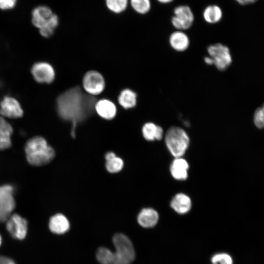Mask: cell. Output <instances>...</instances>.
<instances>
[{
    "label": "cell",
    "mask_w": 264,
    "mask_h": 264,
    "mask_svg": "<svg viewBox=\"0 0 264 264\" xmlns=\"http://www.w3.org/2000/svg\"><path fill=\"white\" fill-rule=\"evenodd\" d=\"M96 103L94 96L84 93L79 87L71 88L58 96L57 112L63 119L72 123V135L76 124L92 113Z\"/></svg>",
    "instance_id": "cell-1"
},
{
    "label": "cell",
    "mask_w": 264,
    "mask_h": 264,
    "mask_svg": "<svg viewBox=\"0 0 264 264\" xmlns=\"http://www.w3.org/2000/svg\"><path fill=\"white\" fill-rule=\"evenodd\" d=\"M115 250L98 248L96 258L100 264H131L135 259V251L129 238L122 233L115 234L112 239Z\"/></svg>",
    "instance_id": "cell-2"
},
{
    "label": "cell",
    "mask_w": 264,
    "mask_h": 264,
    "mask_svg": "<svg viewBox=\"0 0 264 264\" xmlns=\"http://www.w3.org/2000/svg\"><path fill=\"white\" fill-rule=\"evenodd\" d=\"M28 162L34 166H41L50 162L55 156L54 149L48 145L44 138L35 136L28 140L25 145Z\"/></svg>",
    "instance_id": "cell-3"
},
{
    "label": "cell",
    "mask_w": 264,
    "mask_h": 264,
    "mask_svg": "<svg viewBox=\"0 0 264 264\" xmlns=\"http://www.w3.org/2000/svg\"><path fill=\"white\" fill-rule=\"evenodd\" d=\"M166 146L176 157H180L187 149L189 144V138L185 131L177 127L170 128L165 135Z\"/></svg>",
    "instance_id": "cell-4"
},
{
    "label": "cell",
    "mask_w": 264,
    "mask_h": 264,
    "mask_svg": "<svg viewBox=\"0 0 264 264\" xmlns=\"http://www.w3.org/2000/svg\"><path fill=\"white\" fill-rule=\"evenodd\" d=\"M174 15L171 18L173 26L178 30H185L190 28L194 22V13L190 6L179 5L174 9Z\"/></svg>",
    "instance_id": "cell-5"
},
{
    "label": "cell",
    "mask_w": 264,
    "mask_h": 264,
    "mask_svg": "<svg viewBox=\"0 0 264 264\" xmlns=\"http://www.w3.org/2000/svg\"><path fill=\"white\" fill-rule=\"evenodd\" d=\"M209 56L211 57L214 65L219 70H225L231 65L232 57L227 46L220 43L209 45L207 48Z\"/></svg>",
    "instance_id": "cell-6"
},
{
    "label": "cell",
    "mask_w": 264,
    "mask_h": 264,
    "mask_svg": "<svg viewBox=\"0 0 264 264\" xmlns=\"http://www.w3.org/2000/svg\"><path fill=\"white\" fill-rule=\"evenodd\" d=\"M15 207L13 188L9 185L0 187V222L6 221Z\"/></svg>",
    "instance_id": "cell-7"
},
{
    "label": "cell",
    "mask_w": 264,
    "mask_h": 264,
    "mask_svg": "<svg viewBox=\"0 0 264 264\" xmlns=\"http://www.w3.org/2000/svg\"><path fill=\"white\" fill-rule=\"evenodd\" d=\"M83 86L88 94L94 96L103 91L105 87V82L101 73L95 70H90L84 75Z\"/></svg>",
    "instance_id": "cell-8"
},
{
    "label": "cell",
    "mask_w": 264,
    "mask_h": 264,
    "mask_svg": "<svg viewBox=\"0 0 264 264\" xmlns=\"http://www.w3.org/2000/svg\"><path fill=\"white\" fill-rule=\"evenodd\" d=\"M6 228L14 239L22 240L26 236L28 229L27 220L18 214L11 215L6 220Z\"/></svg>",
    "instance_id": "cell-9"
},
{
    "label": "cell",
    "mask_w": 264,
    "mask_h": 264,
    "mask_svg": "<svg viewBox=\"0 0 264 264\" xmlns=\"http://www.w3.org/2000/svg\"><path fill=\"white\" fill-rule=\"evenodd\" d=\"M31 72L34 80L39 83H51L55 77L53 67L44 62L35 63L31 67Z\"/></svg>",
    "instance_id": "cell-10"
},
{
    "label": "cell",
    "mask_w": 264,
    "mask_h": 264,
    "mask_svg": "<svg viewBox=\"0 0 264 264\" xmlns=\"http://www.w3.org/2000/svg\"><path fill=\"white\" fill-rule=\"evenodd\" d=\"M22 107L15 98L5 96L0 103V114L2 117L10 118H18L23 115Z\"/></svg>",
    "instance_id": "cell-11"
},
{
    "label": "cell",
    "mask_w": 264,
    "mask_h": 264,
    "mask_svg": "<svg viewBox=\"0 0 264 264\" xmlns=\"http://www.w3.org/2000/svg\"><path fill=\"white\" fill-rule=\"evenodd\" d=\"M53 14L48 6L44 5L38 6L32 11V24L40 29L49 22Z\"/></svg>",
    "instance_id": "cell-12"
},
{
    "label": "cell",
    "mask_w": 264,
    "mask_h": 264,
    "mask_svg": "<svg viewBox=\"0 0 264 264\" xmlns=\"http://www.w3.org/2000/svg\"><path fill=\"white\" fill-rule=\"evenodd\" d=\"M169 42L172 48L178 52L186 50L190 44L188 35L183 31L178 30L171 34Z\"/></svg>",
    "instance_id": "cell-13"
},
{
    "label": "cell",
    "mask_w": 264,
    "mask_h": 264,
    "mask_svg": "<svg viewBox=\"0 0 264 264\" xmlns=\"http://www.w3.org/2000/svg\"><path fill=\"white\" fill-rule=\"evenodd\" d=\"M95 110L100 117L107 120L113 119L117 112L115 104L110 100L106 99L96 102Z\"/></svg>",
    "instance_id": "cell-14"
},
{
    "label": "cell",
    "mask_w": 264,
    "mask_h": 264,
    "mask_svg": "<svg viewBox=\"0 0 264 264\" xmlns=\"http://www.w3.org/2000/svg\"><path fill=\"white\" fill-rule=\"evenodd\" d=\"M189 165L183 158L176 157L170 166V172L174 178L177 180H183L188 177Z\"/></svg>",
    "instance_id": "cell-15"
},
{
    "label": "cell",
    "mask_w": 264,
    "mask_h": 264,
    "mask_svg": "<svg viewBox=\"0 0 264 264\" xmlns=\"http://www.w3.org/2000/svg\"><path fill=\"white\" fill-rule=\"evenodd\" d=\"M157 212L152 208L142 209L137 217L139 224L145 228H151L155 226L158 220Z\"/></svg>",
    "instance_id": "cell-16"
},
{
    "label": "cell",
    "mask_w": 264,
    "mask_h": 264,
    "mask_svg": "<svg viewBox=\"0 0 264 264\" xmlns=\"http://www.w3.org/2000/svg\"><path fill=\"white\" fill-rule=\"evenodd\" d=\"M171 207L177 213L186 214L189 211L192 206L190 198L183 193L176 194L171 202Z\"/></svg>",
    "instance_id": "cell-17"
},
{
    "label": "cell",
    "mask_w": 264,
    "mask_h": 264,
    "mask_svg": "<svg viewBox=\"0 0 264 264\" xmlns=\"http://www.w3.org/2000/svg\"><path fill=\"white\" fill-rule=\"evenodd\" d=\"M49 228L52 232L61 234L69 229V223L64 215L57 214L51 217L49 222Z\"/></svg>",
    "instance_id": "cell-18"
},
{
    "label": "cell",
    "mask_w": 264,
    "mask_h": 264,
    "mask_svg": "<svg viewBox=\"0 0 264 264\" xmlns=\"http://www.w3.org/2000/svg\"><path fill=\"white\" fill-rule=\"evenodd\" d=\"M13 129L4 118L0 116V150H5L11 146V135Z\"/></svg>",
    "instance_id": "cell-19"
},
{
    "label": "cell",
    "mask_w": 264,
    "mask_h": 264,
    "mask_svg": "<svg viewBox=\"0 0 264 264\" xmlns=\"http://www.w3.org/2000/svg\"><path fill=\"white\" fill-rule=\"evenodd\" d=\"M202 16L204 21L210 24L219 22L221 20L223 13L221 8L216 4H210L203 10Z\"/></svg>",
    "instance_id": "cell-20"
},
{
    "label": "cell",
    "mask_w": 264,
    "mask_h": 264,
    "mask_svg": "<svg viewBox=\"0 0 264 264\" xmlns=\"http://www.w3.org/2000/svg\"><path fill=\"white\" fill-rule=\"evenodd\" d=\"M118 101L120 105L125 109L133 108L137 103V94L132 90L126 88L120 93Z\"/></svg>",
    "instance_id": "cell-21"
},
{
    "label": "cell",
    "mask_w": 264,
    "mask_h": 264,
    "mask_svg": "<svg viewBox=\"0 0 264 264\" xmlns=\"http://www.w3.org/2000/svg\"><path fill=\"white\" fill-rule=\"evenodd\" d=\"M59 24V18L53 14L49 22L44 27L39 29L40 34L44 38H49L53 35L54 31Z\"/></svg>",
    "instance_id": "cell-22"
},
{
    "label": "cell",
    "mask_w": 264,
    "mask_h": 264,
    "mask_svg": "<svg viewBox=\"0 0 264 264\" xmlns=\"http://www.w3.org/2000/svg\"><path fill=\"white\" fill-rule=\"evenodd\" d=\"M130 2L133 10L140 14L148 13L151 8L150 0H130Z\"/></svg>",
    "instance_id": "cell-23"
},
{
    "label": "cell",
    "mask_w": 264,
    "mask_h": 264,
    "mask_svg": "<svg viewBox=\"0 0 264 264\" xmlns=\"http://www.w3.org/2000/svg\"><path fill=\"white\" fill-rule=\"evenodd\" d=\"M128 2V0H106L107 7L115 13L124 11L127 7Z\"/></svg>",
    "instance_id": "cell-24"
},
{
    "label": "cell",
    "mask_w": 264,
    "mask_h": 264,
    "mask_svg": "<svg viewBox=\"0 0 264 264\" xmlns=\"http://www.w3.org/2000/svg\"><path fill=\"white\" fill-rule=\"evenodd\" d=\"M157 126L153 122H148L143 125L142 132L145 139L149 141L155 140Z\"/></svg>",
    "instance_id": "cell-25"
},
{
    "label": "cell",
    "mask_w": 264,
    "mask_h": 264,
    "mask_svg": "<svg viewBox=\"0 0 264 264\" xmlns=\"http://www.w3.org/2000/svg\"><path fill=\"white\" fill-rule=\"evenodd\" d=\"M123 161L121 158L116 156L106 161V169L110 173H114L121 171L123 167Z\"/></svg>",
    "instance_id": "cell-26"
},
{
    "label": "cell",
    "mask_w": 264,
    "mask_h": 264,
    "mask_svg": "<svg viewBox=\"0 0 264 264\" xmlns=\"http://www.w3.org/2000/svg\"><path fill=\"white\" fill-rule=\"evenodd\" d=\"M211 261L212 264H233L231 256L224 252L214 254L211 257Z\"/></svg>",
    "instance_id": "cell-27"
},
{
    "label": "cell",
    "mask_w": 264,
    "mask_h": 264,
    "mask_svg": "<svg viewBox=\"0 0 264 264\" xmlns=\"http://www.w3.org/2000/svg\"><path fill=\"white\" fill-rule=\"evenodd\" d=\"M254 122L258 128H264V104L255 110L254 114Z\"/></svg>",
    "instance_id": "cell-28"
},
{
    "label": "cell",
    "mask_w": 264,
    "mask_h": 264,
    "mask_svg": "<svg viewBox=\"0 0 264 264\" xmlns=\"http://www.w3.org/2000/svg\"><path fill=\"white\" fill-rule=\"evenodd\" d=\"M17 0H0V9L9 10L14 8Z\"/></svg>",
    "instance_id": "cell-29"
},
{
    "label": "cell",
    "mask_w": 264,
    "mask_h": 264,
    "mask_svg": "<svg viewBox=\"0 0 264 264\" xmlns=\"http://www.w3.org/2000/svg\"><path fill=\"white\" fill-rule=\"evenodd\" d=\"M0 264H16V263L10 258L3 256H0Z\"/></svg>",
    "instance_id": "cell-30"
},
{
    "label": "cell",
    "mask_w": 264,
    "mask_h": 264,
    "mask_svg": "<svg viewBox=\"0 0 264 264\" xmlns=\"http://www.w3.org/2000/svg\"><path fill=\"white\" fill-rule=\"evenodd\" d=\"M241 5H246L256 2L257 0H235Z\"/></svg>",
    "instance_id": "cell-31"
},
{
    "label": "cell",
    "mask_w": 264,
    "mask_h": 264,
    "mask_svg": "<svg viewBox=\"0 0 264 264\" xmlns=\"http://www.w3.org/2000/svg\"><path fill=\"white\" fill-rule=\"evenodd\" d=\"M204 62L206 63V64L208 65H214V62L212 58L209 56H206L204 58Z\"/></svg>",
    "instance_id": "cell-32"
},
{
    "label": "cell",
    "mask_w": 264,
    "mask_h": 264,
    "mask_svg": "<svg viewBox=\"0 0 264 264\" xmlns=\"http://www.w3.org/2000/svg\"><path fill=\"white\" fill-rule=\"evenodd\" d=\"M116 155L114 153L112 152H109L107 153L105 155V159L106 161L109 160L112 158L115 157Z\"/></svg>",
    "instance_id": "cell-33"
},
{
    "label": "cell",
    "mask_w": 264,
    "mask_h": 264,
    "mask_svg": "<svg viewBox=\"0 0 264 264\" xmlns=\"http://www.w3.org/2000/svg\"><path fill=\"white\" fill-rule=\"evenodd\" d=\"M158 2L162 4H168L173 2L174 0H156Z\"/></svg>",
    "instance_id": "cell-34"
},
{
    "label": "cell",
    "mask_w": 264,
    "mask_h": 264,
    "mask_svg": "<svg viewBox=\"0 0 264 264\" xmlns=\"http://www.w3.org/2000/svg\"><path fill=\"white\" fill-rule=\"evenodd\" d=\"M1 241H2L1 237L0 235V245H1Z\"/></svg>",
    "instance_id": "cell-35"
}]
</instances>
